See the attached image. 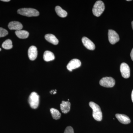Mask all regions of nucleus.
I'll list each match as a JSON object with an SVG mask.
<instances>
[{
    "instance_id": "nucleus-1",
    "label": "nucleus",
    "mask_w": 133,
    "mask_h": 133,
    "mask_svg": "<svg viewBox=\"0 0 133 133\" xmlns=\"http://www.w3.org/2000/svg\"><path fill=\"white\" fill-rule=\"evenodd\" d=\"M89 105L92 109V116L97 121H101L102 118V115L99 106L93 102H90Z\"/></svg>"
},
{
    "instance_id": "nucleus-2",
    "label": "nucleus",
    "mask_w": 133,
    "mask_h": 133,
    "mask_svg": "<svg viewBox=\"0 0 133 133\" xmlns=\"http://www.w3.org/2000/svg\"><path fill=\"white\" fill-rule=\"evenodd\" d=\"M105 8L104 4L103 2L101 1H97L93 7V14L95 16L99 17L104 12Z\"/></svg>"
},
{
    "instance_id": "nucleus-3",
    "label": "nucleus",
    "mask_w": 133,
    "mask_h": 133,
    "mask_svg": "<svg viewBox=\"0 0 133 133\" xmlns=\"http://www.w3.org/2000/svg\"><path fill=\"white\" fill-rule=\"evenodd\" d=\"M19 14L27 17L37 16L39 15V12L37 10L30 8H24L20 9L17 10Z\"/></svg>"
},
{
    "instance_id": "nucleus-4",
    "label": "nucleus",
    "mask_w": 133,
    "mask_h": 133,
    "mask_svg": "<svg viewBox=\"0 0 133 133\" xmlns=\"http://www.w3.org/2000/svg\"><path fill=\"white\" fill-rule=\"evenodd\" d=\"M29 102L30 107L36 109L38 107L39 103V96L36 92L31 93L29 98Z\"/></svg>"
},
{
    "instance_id": "nucleus-5",
    "label": "nucleus",
    "mask_w": 133,
    "mask_h": 133,
    "mask_svg": "<svg viewBox=\"0 0 133 133\" xmlns=\"http://www.w3.org/2000/svg\"><path fill=\"white\" fill-rule=\"evenodd\" d=\"M115 83V80L111 77H105L101 79L99 81L101 85L107 88L113 87Z\"/></svg>"
},
{
    "instance_id": "nucleus-6",
    "label": "nucleus",
    "mask_w": 133,
    "mask_h": 133,
    "mask_svg": "<svg viewBox=\"0 0 133 133\" xmlns=\"http://www.w3.org/2000/svg\"><path fill=\"white\" fill-rule=\"evenodd\" d=\"M108 39L110 43L114 44L119 41L118 33L113 30H109L108 33Z\"/></svg>"
},
{
    "instance_id": "nucleus-7",
    "label": "nucleus",
    "mask_w": 133,
    "mask_h": 133,
    "mask_svg": "<svg viewBox=\"0 0 133 133\" xmlns=\"http://www.w3.org/2000/svg\"><path fill=\"white\" fill-rule=\"evenodd\" d=\"M120 71L122 76L124 78H128L130 77V68L128 65L126 63H122L121 65Z\"/></svg>"
},
{
    "instance_id": "nucleus-8",
    "label": "nucleus",
    "mask_w": 133,
    "mask_h": 133,
    "mask_svg": "<svg viewBox=\"0 0 133 133\" xmlns=\"http://www.w3.org/2000/svg\"><path fill=\"white\" fill-rule=\"evenodd\" d=\"M81 62L79 59H73L71 60L67 64V69L70 71H72V70L77 69L81 66Z\"/></svg>"
},
{
    "instance_id": "nucleus-9",
    "label": "nucleus",
    "mask_w": 133,
    "mask_h": 133,
    "mask_svg": "<svg viewBox=\"0 0 133 133\" xmlns=\"http://www.w3.org/2000/svg\"><path fill=\"white\" fill-rule=\"evenodd\" d=\"M82 42L86 48L91 50H95V44L90 40L85 37H84L82 38Z\"/></svg>"
},
{
    "instance_id": "nucleus-10",
    "label": "nucleus",
    "mask_w": 133,
    "mask_h": 133,
    "mask_svg": "<svg viewBox=\"0 0 133 133\" xmlns=\"http://www.w3.org/2000/svg\"><path fill=\"white\" fill-rule=\"evenodd\" d=\"M28 54L29 59L32 61L35 60L37 56V50L36 47L34 45L30 46L29 48Z\"/></svg>"
},
{
    "instance_id": "nucleus-11",
    "label": "nucleus",
    "mask_w": 133,
    "mask_h": 133,
    "mask_svg": "<svg viewBox=\"0 0 133 133\" xmlns=\"http://www.w3.org/2000/svg\"><path fill=\"white\" fill-rule=\"evenodd\" d=\"M115 116L118 120L122 124H128L131 122L129 117L125 115L117 114L115 115Z\"/></svg>"
},
{
    "instance_id": "nucleus-12",
    "label": "nucleus",
    "mask_w": 133,
    "mask_h": 133,
    "mask_svg": "<svg viewBox=\"0 0 133 133\" xmlns=\"http://www.w3.org/2000/svg\"><path fill=\"white\" fill-rule=\"evenodd\" d=\"M9 28L11 30H21L23 28L22 24L19 22L17 21H12L10 22L8 25Z\"/></svg>"
},
{
    "instance_id": "nucleus-13",
    "label": "nucleus",
    "mask_w": 133,
    "mask_h": 133,
    "mask_svg": "<svg viewBox=\"0 0 133 133\" xmlns=\"http://www.w3.org/2000/svg\"><path fill=\"white\" fill-rule=\"evenodd\" d=\"M60 109L62 112L66 114L70 111L71 104L69 101H63L60 104Z\"/></svg>"
},
{
    "instance_id": "nucleus-14",
    "label": "nucleus",
    "mask_w": 133,
    "mask_h": 133,
    "mask_svg": "<svg viewBox=\"0 0 133 133\" xmlns=\"http://www.w3.org/2000/svg\"><path fill=\"white\" fill-rule=\"evenodd\" d=\"M45 38L46 41L54 45H57L58 43V41L57 38L52 34H47L45 36Z\"/></svg>"
},
{
    "instance_id": "nucleus-15",
    "label": "nucleus",
    "mask_w": 133,
    "mask_h": 133,
    "mask_svg": "<svg viewBox=\"0 0 133 133\" xmlns=\"http://www.w3.org/2000/svg\"><path fill=\"white\" fill-rule=\"evenodd\" d=\"M43 59L45 62H50L55 59L54 54L49 51H46L43 55Z\"/></svg>"
},
{
    "instance_id": "nucleus-16",
    "label": "nucleus",
    "mask_w": 133,
    "mask_h": 133,
    "mask_svg": "<svg viewBox=\"0 0 133 133\" xmlns=\"http://www.w3.org/2000/svg\"><path fill=\"white\" fill-rule=\"evenodd\" d=\"M15 34L17 37L22 39L28 38L29 35L28 31L24 30H17L15 31Z\"/></svg>"
},
{
    "instance_id": "nucleus-17",
    "label": "nucleus",
    "mask_w": 133,
    "mask_h": 133,
    "mask_svg": "<svg viewBox=\"0 0 133 133\" xmlns=\"http://www.w3.org/2000/svg\"><path fill=\"white\" fill-rule=\"evenodd\" d=\"M55 11L58 15L61 17H66L67 15V13L59 6H57L55 8Z\"/></svg>"
},
{
    "instance_id": "nucleus-18",
    "label": "nucleus",
    "mask_w": 133,
    "mask_h": 133,
    "mask_svg": "<svg viewBox=\"0 0 133 133\" xmlns=\"http://www.w3.org/2000/svg\"><path fill=\"white\" fill-rule=\"evenodd\" d=\"M50 112L53 119L57 120L60 118L61 116V113L57 109L54 108H51L50 109Z\"/></svg>"
},
{
    "instance_id": "nucleus-19",
    "label": "nucleus",
    "mask_w": 133,
    "mask_h": 133,
    "mask_svg": "<svg viewBox=\"0 0 133 133\" xmlns=\"http://www.w3.org/2000/svg\"><path fill=\"white\" fill-rule=\"evenodd\" d=\"M2 47L6 50H9L13 48L12 41L10 39H8L3 43Z\"/></svg>"
},
{
    "instance_id": "nucleus-20",
    "label": "nucleus",
    "mask_w": 133,
    "mask_h": 133,
    "mask_svg": "<svg viewBox=\"0 0 133 133\" xmlns=\"http://www.w3.org/2000/svg\"><path fill=\"white\" fill-rule=\"evenodd\" d=\"M8 34V32L6 30L0 28V37H4L7 35Z\"/></svg>"
},
{
    "instance_id": "nucleus-21",
    "label": "nucleus",
    "mask_w": 133,
    "mask_h": 133,
    "mask_svg": "<svg viewBox=\"0 0 133 133\" xmlns=\"http://www.w3.org/2000/svg\"><path fill=\"white\" fill-rule=\"evenodd\" d=\"M64 133H74V130L72 127L69 126L65 129Z\"/></svg>"
},
{
    "instance_id": "nucleus-22",
    "label": "nucleus",
    "mask_w": 133,
    "mask_h": 133,
    "mask_svg": "<svg viewBox=\"0 0 133 133\" xmlns=\"http://www.w3.org/2000/svg\"><path fill=\"white\" fill-rule=\"evenodd\" d=\"M130 56H131V59H132V60L133 61V48L132 49V51H131Z\"/></svg>"
},
{
    "instance_id": "nucleus-23",
    "label": "nucleus",
    "mask_w": 133,
    "mask_h": 133,
    "mask_svg": "<svg viewBox=\"0 0 133 133\" xmlns=\"http://www.w3.org/2000/svg\"><path fill=\"white\" fill-rule=\"evenodd\" d=\"M50 92V93L51 94H55L56 93L57 90H52Z\"/></svg>"
},
{
    "instance_id": "nucleus-24",
    "label": "nucleus",
    "mask_w": 133,
    "mask_h": 133,
    "mask_svg": "<svg viewBox=\"0 0 133 133\" xmlns=\"http://www.w3.org/2000/svg\"><path fill=\"white\" fill-rule=\"evenodd\" d=\"M131 98H132V100L133 102V90L132 91V94H131Z\"/></svg>"
},
{
    "instance_id": "nucleus-25",
    "label": "nucleus",
    "mask_w": 133,
    "mask_h": 133,
    "mask_svg": "<svg viewBox=\"0 0 133 133\" xmlns=\"http://www.w3.org/2000/svg\"><path fill=\"white\" fill-rule=\"evenodd\" d=\"M3 2H8L10 1V0H2Z\"/></svg>"
},
{
    "instance_id": "nucleus-26",
    "label": "nucleus",
    "mask_w": 133,
    "mask_h": 133,
    "mask_svg": "<svg viewBox=\"0 0 133 133\" xmlns=\"http://www.w3.org/2000/svg\"><path fill=\"white\" fill-rule=\"evenodd\" d=\"M132 29L133 30V21L132 22Z\"/></svg>"
},
{
    "instance_id": "nucleus-27",
    "label": "nucleus",
    "mask_w": 133,
    "mask_h": 133,
    "mask_svg": "<svg viewBox=\"0 0 133 133\" xmlns=\"http://www.w3.org/2000/svg\"><path fill=\"white\" fill-rule=\"evenodd\" d=\"M127 1H131V0H127Z\"/></svg>"
},
{
    "instance_id": "nucleus-28",
    "label": "nucleus",
    "mask_w": 133,
    "mask_h": 133,
    "mask_svg": "<svg viewBox=\"0 0 133 133\" xmlns=\"http://www.w3.org/2000/svg\"><path fill=\"white\" fill-rule=\"evenodd\" d=\"M1 48H0V51H1Z\"/></svg>"
}]
</instances>
